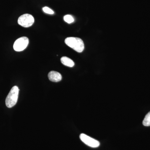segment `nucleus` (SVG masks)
Wrapping results in <instances>:
<instances>
[{
    "instance_id": "f257e3e1",
    "label": "nucleus",
    "mask_w": 150,
    "mask_h": 150,
    "mask_svg": "<svg viewBox=\"0 0 150 150\" xmlns=\"http://www.w3.org/2000/svg\"><path fill=\"white\" fill-rule=\"evenodd\" d=\"M65 43L79 53H81L84 49V44L81 38L76 37L67 38L65 40Z\"/></svg>"
},
{
    "instance_id": "f03ea898",
    "label": "nucleus",
    "mask_w": 150,
    "mask_h": 150,
    "mask_svg": "<svg viewBox=\"0 0 150 150\" xmlns=\"http://www.w3.org/2000/svg\"><path fill=\"white\" fill-rule=\"evenodd\" d=\"M19 89L17 86H14L11 88L6 99L7 107L11 108L13 107L17 102Z\"/></svg>"
},
{
    "instance_id": "7ed1b4c3",
    "label": "nucleus",
    "mask_w": 150,
    "mask_h": 150,
    "mask_svg": "<svg viewBox=\"0 0 150 150\" xmlns=\"http://www.w3.org/2000/svg\"><path fill=\"white\" fill-rule=\"evenodd\" d=\"M18 22L19 25L22 27L28 28L30 27L34 22V18L31 15L25 14L19 17Z\"/></svg>"
},
{
    "instance_id": "20e7f679",
    "label": "nucleus",
    "mask_w": 150,
    "mask_h": 150,
    "mask_svg": "<svg viewBox=\"0 0 150 150\" xmlns=\"http://www.w3.org/2000/svg\"><path fill=\"white\" fill-rule=\"evenodd\" d=\"M29 39L26 37H22L17 39L13 44V48L16 51H21L27 48Z\"/></svg>"
},
{
    "instance_id": "39448f33",
    "label": "nucleus",
    "mask_w": 150,
    "mask_h": 150,
    "mask_svg": "<svg viewBox=\"0 0 150 150\" xmlns=\"http://www.w3.org/2000/svg\"><path fill=\"white\" fill-rule=\"evenodd\" d=\"M80 138L82 142L91 147L97 148L100 146V143L98 141L93 139L86 134H81L80 136Z\"/></svg>"
},
{
    "instance_id": "423d86ee",
    "label": "nucleus",
    "mask_w": 150,
    "mask_h": 150,
    "mask_svg": "<svg viewBox=\"0 0 150 150\" xmlns=\"http://www.w3.org/2000/svg\"><path fill=\"white\" fill-rule=\"evenodd\" d=\"M48 78L49 80L54 82H58L62 79V76L61 74L55 71H51L48 73Z\"/></svg>"
},
{
    "instance_id": "0eeeda50",
    "label": "nucleus",
    "mask_w": 150,
    "mask_h": 150,
    "mask_svg": "<svg viewBox=\"0 0 150 150\" xmlns=\"http://www.w3.org/2000/svg\"><path fill=\"white\" fill-rule=\"evenodd\" d=\"M61 62L63 65L67 67H73L74 66V62L71 59L66 56H63L61 59Z\"/></svg>"
},
{
    "instance_id": "6e6552de",
    "label": "nucleus",
    "mask_w": 150,
    "mask_h": 150,
    "mask_svg": "<svg viewBox=\"0 0 150 150\" xmlns=\"http://www.w3.org/2000/svg\"><path fill=\"white\" fill-rule=\"evenodd\" d=\"M143 125L146 126H150V112H148L143 121Z\"/></svg>"
},
{
    "instance_id": "1a4fd4ad",
    "label": "nucleus",
    "mask_w": 150,
    "mask_h": 150,
    "mask_svg": "<svg viewBox=\"0 0 150 150\" xmlns=\"http://www.w3.org/2000/svg\"><path fill=\"white\" fill-rule=\"evenodd\" d=\"M64 20L68 23H72L74 21V19L72 16L70 15H67L65 16L64 17Z\"/></svg>"
},
{
    "instance_id": "9d476101",
    "label": "nucleus",
    "mask_w": 150,
    "mask_h": 150,
    "mask_svg": "<svg viewBox=\"0 0 150 150\" xmlns=\"http://www.w3.org/2000/svg\"><path fill=\"white\" fill-rule=\"evenodd\" d=\"M43 11L45 13L49 14H54V11L48 7H44L43 8Z\"/></svg>"
}]
</instances>
